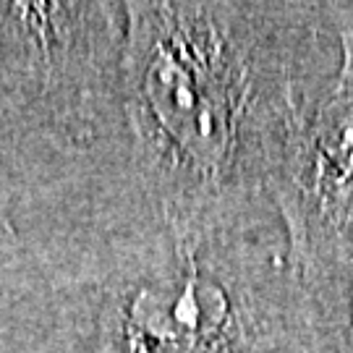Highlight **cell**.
<instances>
[{"mask_svg":"<svg viewBox=\"0 0 353 353\" xmlns=\"http://www.w3.org/2000/svg\"><path fill=\"white\" fill-rule=\"evenodd\" d=\"M97 299L92 353H319L312 299L267 223L131 236Z\"/></svg>","mask_w":353,"mask_h":353,"instance_id":"7a4b0ae2","label":"cell"},{"mask_svg":"<svg viewBox=\"0 0 353 353\" xmlns=\"http://www.w3.org/2000/svg\"><path fill=\"white\" fill-rule=\"evenodd\" d=\"M131 163L170 233L265 223L283 147L335 76L330 3H123Z\"/></svg>","mask_w":353,"mask_h":353,"instance_id":"6da1fadb","label":"cell"}]
</instances>
